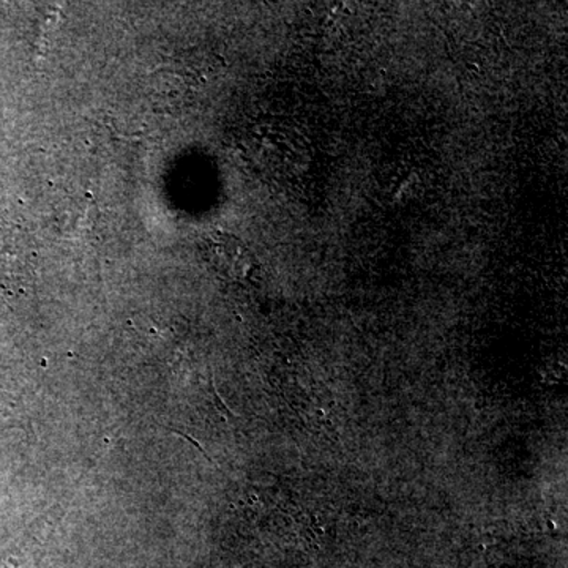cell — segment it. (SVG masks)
I'll return each mask as SVG.
<instances>
[{
	"instance_id": "1",
	"label": "cell",
	"mask_w": 568,
	"mask_h": 568,
	"mask_svg": "<svg viewBox=\"0 0 568 568\" xmlns=\"http://www.w3.org/2000/svg\"><path fill=\"white\" fill-rule=\"evenodd\" d=\"M209 263L230 276H242L252 267V256L239 239L227 234H213L203 245Z\"/></svg>"
}]
</instances>
